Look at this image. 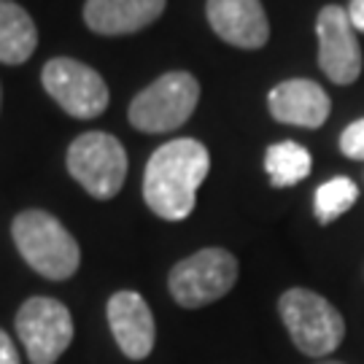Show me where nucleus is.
I'll return each instance as SVG.
<instances>
[{
	"instance_id": "nucleus-1",
	"label": "nucleus",
	"mask_w": 364,
	"mask_h": 364,
	"mask_svg": "<svg viewBox=\"0 0 364 364\" xmlns=\"http://www.w3.org/2000/svg\"><path fill=\"white\" fill-rule=\"evenodd\" d=\"M210 170L208 149L195 138H176L149 156L144 200L159 219L183 221L197 203V189Z\"/></svg>"
},
{
	"instance_id": "nucleus-2",
	"label": "nucleus",
	"mask_w": 364,
	"mask_h": 364,
	"mask_svg": "<svg viewBox=\"0 0 364 364\" xmlns=\"http://www.w3.org/2000/svg\"><path fill=\"white\" fill-rule=\"evenodd\" d=\"M14 243L25 262L49 281H68L78 270L81 251L63 221L46 210H22L11 224Z\"/></svg>"
},
{
	"instance_id": "nucleus-3",
	"label": "nucleus",
	"mask_w": 364,
	"mask_h": 364,
	"mask_svg": "<svg viewBox=\"0 0 364 364\" xmlns=\"http://www.w3.org/2000/svg\"><path fill=\"white\" fill-rule=\"evenodd\" d=\"M278 313L291 343L311 359H326L346 338V321L326 297L311 289H289L278 299Z\"/></svg>"
},
{
	"instance_id": "nucleus-4",
	"label": "nucleus",
	"mask_w": 364,
	"mask_h": 364,
	"mask_svg": "<svg viewBox=\"0 0 364 364\" xmlns=\"http://www.w3.org/2000/svg\"><path fill=\"white\" fill-rule=\"evenodd\" d=\"M200 84L186 70H170L141 90L130 103V124L141 132L178 130L195 114Z\"/></svg>"
},
{
	"instance_id": "nucleus-5",
	"label": "nucleus",
	"mask_w": 364,
	"mask_h": 364,
	"mask_svg": "<svg viewBox=\"0 0 364 364\" xmlns=\"http://www.w3.org/2000/svg\"><path fill=\"white\" fill-rule=\"evenodd\" d=\"M68 173L95 200H111L127 178V151L108 132H84L68 149Z\"/></svg>"
},
{
	"instance_id": "nucleus-6",
	"label": "nucleus",
	"mask_w": 364,
	"mask_h": 364,
	"mask_svg": "<svg viewBox=\"0 0 364 364\" xmlns=\"http://www.w3.org/2000/svg\"><path fill=\"white\" fill-rule=\"evenodd\" d=\"M237 281V259L227 248H203L170 270L168 287L173 299L197 311L221 299Z\"/></svg>"
},
{
	"instance_id": "nucleus-7",
	"label": "nucleus",
	"mask_w": 364,
	"mask_h": 364,
	"mask_svg": "<svg viewBox=\"0 0 364 364\" xmlns=\"http://www.w3.org/2000/svg\"><path fill=\"white\" fill-rule=\"evenodd\" d=\"M43 90L52 95V100L73 119H95L108 108V87L105 78L95 68L84 65L70 57H54L46 63Z\"/></svg>"
},
{
	"instance_id": "nucleus-8",
	"label": "nucleus",
	"mask_w": 364,
	"mask_h": 364,
	"mask_svg": "<svg viewBox=\"0 0 364 364\" xmlns=\"http://www.w3.org/2000/svg\"><path fill=\"white\" fill-rule=\"evenodd\" d=\"M16 332L33 364H54L73 340V318L63 302L30 297L16 313Z\"/></svg>"
},
{
	"instance_id": "nucleus-9",
	"label": "nucleus",
	"mask_w": 364,
	"mask_h": 364,
	"mask_svg": "<svg viewBox=\"0 0 364 364\" xmlns=\"http://www.w3.org/2000/svg\"><path fill=\"white\" fill-rule=\"evenodd\" d=\"M318 36V68L340 87L353 84L362 73V46L356 38L348 11L340 6H324L316 19Z\"/></svg>"
},
{
	"instance_id": "nucleus-10",
	"label": "nucleus",
	"mask_w": 364,
	"mask_h": 364,
	"mask_svg": "<svg viewBox=\"0 0 364 364\" xmlns=\"http://www.w3.org/2000/svg\"><path fill=\"white\" fill-rule=\"evenodd\" d=\"M205 16L213 33L237 49H262L270 41V22L262 0H208Z\"/></svg>"
},
{
	"instance_id": "nucleus-11",
	"label": "nucleus",
	"mask_w": 364,
	"mask_h": 364,
	"mask_svg": "<svg viewBox=\"0 0 364 364\" xmlns=\"http://www.w3.org/2000/svg\"><path fill=\"white\" fill-rule=\"evenodd\" d=\"M267 108H270V117L281 124L316 130L329 119L332 100L311 78H289L270 90Z\"/></svg>"
},
{
	"instance_id": "nucleus-12",
	"label": "nucleus",
	"mask_w": 364,
	"mask_h": 364,
	"mask_svg": "<svg viewBox=\"0 0 364 364\" xmlns=\"http://www.w3.org/2000/svg\"><path fill=\"white\" fill-rule=\"evenodd\" d=\"M108 326L127 359L141 362L154 351V316L138 291H117L108 302Z\"/></svg>"
},
{
	"instance_id": "nucleus-13",
	"label": "nucleus",
	"mask_w": 364,
	"mask_h": 364,
	"mask_svg": "<svg viewBox=\"0 0 364 364\" xmlns=\"http://www.w3.org/2000/svg\"><path fill=\"white\" fill-rule=\"evenodd\" d=\"M168 0H87L84 22L97 36H132L162 16Z\"/></svg>"
},
{
	"instance_id": "nucleus-14",
	"label": "nucleus",
	"mask_w": 364,
	"mask_h": 364,
	"mask_svg": "<svg viewBox=\"0 0 364 364\" xmlns=\"http://www.w3.org/2000/svg\"><path fill=\"white\" fill-rule=\"evenodd\" d=\"M36 46L38 30L30 14L14 0H0V63L22 65L33 57Z\"/></svg>"
},
{
	"instance_id": "nucleus-15",
	"label": "nucleus",
	"mask_w": 364,
	"mask_h": 364,
	"mask_svg": "<svg viewBox=\"0 0 364 364\" xmlns=\"http://www.w3.org/2000/svg\"><path fill=\"white\" fill-rule=\"evenodd\" d=\"M311 151L294 141L273 144L264 154V170L275 189H287V186L305 181L311 176Z\"/></svg>"
},
{
	"instance_id": "nucleus-16",
	"label": "nucleus",
	"mask_w": 364,
	"mask_h": 364,
	"mask_svg": "<svg viewBox=\"0 0 364 364\" xmlns=\"http://www.w3.org/2000/svg\"><path fill=\"white\" fill-rule=\"evenodd\" d=\"M356 200H359V186L346 176H335V178H329L316 189L313 213H316L318 224H332L346 210H351Z\"/></svg>"
},
{
	"instance_id": "nucleus-17",
	"label": "nucleus",
	"mask_w": 364,
	"mask_h": 364,
	"mask_svg": "<svg viewBox=\"0 0 364 364\" xmlns=\"http://www.w3.org/2000/svg\"><path fill=\"white\" fill-rule=\"evenodd\" d=\"M340 151L348 159L364 162V119H356V122H351L343 130V135H340Z\"/></svg>"
},
{
	"instance_id": "nucleus-18",
	"label": "nucleus",
	"mask_w": 364,
	"mask_h": 364,
	"mask_svg": "<svg viewBox=\"0 0 364 364\" xmlns=\"http://www.w3.org/2000/svg\"><path fill=\"white\" fill-rule=\"evenodd\" d=\"M0 364H19V353H16L11 338L3 329H0Z\"/></svg>"
},
{
	"instance_id": "nucleus-19",
	"label": "nucleus",
	"mask_w": 364,
	"mask_h": 364,
	"mask_svg": "<svg viewBox=\"0 0 364 364\" xmlns=\"http://www.w3.org/2000/svg\"><path fill=\"white\" fill-rule=\"evenodd\" d=\"M348 19H351V25L356 33H364V0H351L348 3Z\"/></svg>"
},
{
	"instance_id": "nucleus-20",
	"label": "nucleus",
	"mask_w": 364,
	"mask_h": 364,
	"mask_svg": "<svg viewBox=\"0 0 364 364\" xmlns=\"http://www.w3.org/2000/svg\"><path fill=\"white\" fill-rule=\"evenodd\" d=\"M316 364H343V362H332V359H326V362H316Z\"/></svg>"
}]
</instances>
